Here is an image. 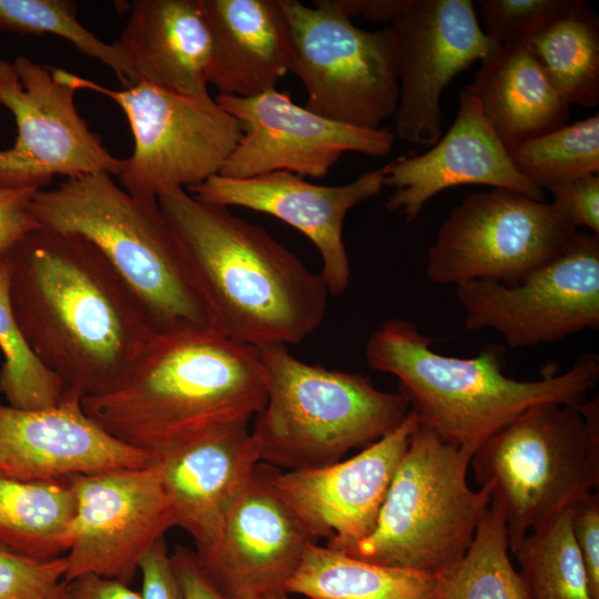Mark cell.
<instances>
[{"label":"cell","instance_id":"obj_1","mask_svg":"<svg viewBox=\"0 0 599 599\" xmlns=\"http://www.w3.org/2000/svg\"><path fill=\"white\" fill-rule=\"evenodd\" d=\"M8 258L19 329L64 392L84 398L123 386L155 337L100 252L38 227Z\"/></svg>","mask_w":599,"mask_h":599},{"label":"cell","instance_id":"obj_2","mask_svg":"<svg viewBox=\"0 0 599 599\" xmlns=\"http://www.w3.org/2000/svg\"><path fill=\"white\" fill-rule=\"evenodd\" d=\"M158 202L221 335L256 347L298 344L322 324V275L264 227L180 187Z\"/></svg>","mask_w":599,"mask_h":599},{"label":"cell","instance_id":"obj_3","mask_svg":"<svg viewBox=\"0 0 599 599\" xmlns=\"http://www.w3.org/2000/svg\"><path fill=\"white\" fill-rule=\"evenodd\" d=\"M266 402L256 346L217 333L155 337L119 389L82 398L84 413L152 459L215 427L250 422Z\"/></svg>","mask_w":599,"mask_h":599},{"label":"cell","instance_id":"obj_4","mask_svg":"<svg viewBox=\"0 0 599 599\" xmlns=\"http://www.w3.org/2000/svg\"><path fill=\"white\" fill-rule=\"evenodd\" d=\"M433 342L414 323L389 318L367 341L366 363L398 379L420 424L473 455L537 404H581L599 379V356L592 352L560 374L518 380L502 373V345L489 344L463 358L439 354Z\"/></svg>","mask_w":599,"mask_h":599},{"label":"cell","instance_id":"obj_5","mask_svg":"<svg viewBox=\"0 0 599 599\" xmlns=\"http://www.w3.org/2000/svg\"><path fill=\"white\" fill-rule=\"evenodd\" d=\"M31 212L40 227L83 237L100 252L154 337L220 334L156 199L89 173L37 191Z\"/></svg>","mask_w":599,"mask_h":599},{"label":"cell","instance_id":"obj_6","mask_svg":"<svg viewBox=\"0 0 599 599\" xmlns=\"http://www.w3.org/2000/svg\"><path fill=\"white\" fill-rule=\"evenodd\" d=\"M257 348L266 402L251 433L260 463L287 471L334 464L396 429L410 412L400 392H383L368 376L306 364L284 344Z\"/></svg>","mask_w":599,"mask_h":599},{"label":"cell","instance_id":"obj_7","mask_svg":"<svg viewBox=\"0 0 599 599\" xmlns=\"http://www.w3.org/2000/svg\"><path fill=\"white\" fill-rule=\"evenodd\" d=\"M514 552L528 531L550 524L599 485V399L537 404L471 456Z\"/></svg>","mask_w":599,"mask_h":599},{"label":"cell","instance_id":"obj_8","mask_svg":"<svg viewBox=\"0 0 599 599\" xmlns=\"http://www.w3.org/2000/svg\"><path fill=\"white\" fill-rule=\"evenodd\" d=\"M471 456L419 422L374 529L345 554L434 576L453 567L490 505L487 488L473 490L467 483Z\"/></svg>","mask_w":599,"mask_h":599},{"label":"cell","instance_id":"obj_9","mask_svg":"<svg viewBox=\"0 0 599 599\" xmlns=\"http://www.w3.org/2000/svg\"><path fill=\"white\" fill-rule=\"evenodd\" d=\"M292 59L290 72L304 84L309 111L324 118L379 129L399 99L397 49L390 26L357 28L336 0H280Z\"/></svg>","mask_w":599,"mask_h":599},{"label":"cell","instance_id":"obj_10","mask_svg":"<svg viewBox=\"0 0 599 599\" xmlns=\"http://www.w3.org/2000/svg\"><path fill=\"white\" fill-rule=\"evenodd\" d=\"M77 90L113 100L130 124L134 150L119 174L130 194L156 199L217 175L237 145L242 128L210 94L189 97L146 82L121 90L69 72Z\"/></svg>","mask_w":599,"mask_h":599},{"label":"cell","instance_id":"obj_11","mask_svg":"<svg viewBox=\"0 0 599 599\" xmlns=\"http://www.w3.org/2000/svg\"><path fill=\"white\" fill-rule=\"evenodd\" d=\"M577 233L551 202L507 189L469 193L440 225L426 275L443 285L515 286L561 254Z\"/></svg>","mask_w":599,"mask_h":599},{"label":"cell","instance_id":"obj_12","mask_svg":"<svg viewBox=\"0 0 599 599\" xmlns=\"http://www.w3.org/2000/svg\"><path fill=\"white\" fill-rule=\"evenodd\" d=\"M69 71L19 55L0 59V104L13 115L17 138L0 150V187L42 190L53 176L121 173L113 156L75 106Z\"/></svg>","mask_w":599,"mask_h":599},{"label":"cell","instance_id":"obj_13","mask_svg":"<svg viewBox=\"0 0 599 599\" xmlns=\"http://www.w3.org/2000/svg\"><path fill=\"white\" fill-rule=\"evenodd\" d=\"M465 327L491 328L514 348L552 343L599 327V235L569 246L515 286L470 281L456 286Z\"/></svg>","mask_w":599,"mask_h":599},{"label":"cell","instance_id":"obj_14","mask_svg":"<svg viewBox=\"0 0 599 599\" xmlns=\"http://www.w3.org/2000/svg\"><path fill=\"white\" fill-rule=\"evenodd\" d=\"M77 498L64 581L95 573L129 585L142 557L174 527L156 463L68 478Z\"/></svg>","mask_w":599,"mask_h":599},{"label":"cell","instance_id":"obj_15","mask_svg":"<svg viewBox=\"0 0 599 599\" xmlns=\"http://www.w3.org/2000/svg\"><path fill=\"white\" fill-rule=\"evenodd\" d=\"M390 27L399 81L395 136L430 148L443 133L439 104L446 87L501 45L479 27L470 0H409Z\"/></svg>","mask_w":599,"mask_h":599},{"label":"cell","instance_id":"obj_16","mask_svg":"<svg viewBox=\"0 0 599 599\" xmlns=\"http://www.w3.org/2000/svg\"><path fill=\"white\" fill-rule=\"evenodd\" d=\"M216 102L241 124L242 136L220 175L246 179L277 171L325 177L345 152L384 158L395 133L337 122L296 104L276 89L254 97L217 94Z\"/></svg>","mask_w":599,"mask_h":599},{"label":"cell","instance_id":"obj_17","mask_svg":"<svg viewBox=\"0 0 599 599\" xmlns=\"http://www.w3.org/2000/svg\"><path fill=\"white\" fill-rule=\"evenodd\" d=\"M276 470L258 463L215 541L195 550L204 573L225 599L286 596L307 546L316 542L280 498Z\"/></svg>","mask_w":599,"mask_h":599},{"label":"cell","instance_id":"obj_18","mask_svg":"<svg viewBox=\"0 0 599 599\" xmlns=\"http://www.w3.org/2000/svg\"><path fill=\"white\" fill-rule=\"evenodd\" d=\"M419 424L410 409L393 432L349 459L274 475L275 489L306 534L348 552L375 527L395 470Z\"/></svg>","mask_w":599,"mask_h":599},{"label":"cell","instance_id":"obj_19","mask_svg":"<svg viewBox=\"0 0 599 599\" xmlns=\"http://www.w3.org/2000/svg\"><path fill=\"white\" fill-rule=\"evenodd\" d=\"M384 179V166L341 185L311 183L287 171L246 179L217 174L189 190L205 203L265 213L302 232L321 254V275L328 293L339 295L351 278L343 241L345 217L353 207L378 195Z\"/></svg>","mask_w":599,"mask_h":599},{"label":"cell","instance_id":"obj_20","mask_svg":"<svg viewBox=\"0 0 599 599\" xmlns=\"http://www.w3.org/2000/svg\"><path fill=\"white\" fill-rule=\"evenodd\" d=\"M152 461L151 455L116 439L89 417L73 393L64 392L58 405L41 409L0 402V476L61 480Z\"/></svg>","mask_w":599,"mask_h":599},{"label":"cell","instance_id":"obj_21","mask_svg":"<svg viewBox=\"0 0 599 599\" xmlns=\"http://www.w3.org/2000/svg\"><path fill=\"white\" fill-rule=\"evenodd\" d=\"M384 169V185L394 189L386 207L407 222L433 196L465 184L512 190L545 201V191L515 167L469 84L460 92L457 116L444 136L425 153L398 156Z\"/></svg>","mask_w":599,"mask_h":599},{"label":"cell","instance_id":"obj_22","mask_svg":"<svg viewBox=\"0 0 599 599\" xmlns=\"http://www.w3.org/2000/svg\"><path fill=\"white\" fill-rule=\"evenodd\" d=\"M153 461L161 470L174 526L201 550L217 538L260 457L248 422H235L191 438Z\"/></svg>","mask_w":599,"mask_h":599},{"label":"cell","instance_id":"obj_23","mask_svg":"<svg viewBox=\"0 0 599 599\" xmlns=\"http://www.w3.org/2000/svg\"><path fill=\"white\" fill-rule=\"evenodd\" d=\"M114 43L135 83L189 97L209 94L213 37L203 0H135Z\"/></svg>","mask_w":599,"mask_h":599},{"label":"cell","instance_id":"obj_24","mask_svg":"<svg viewBox=\"0 0 599 599\" xmlns=\"http://www.w3.org/2000/svg\"><path fill=\"white\" fill-rule=\"evenodd\" d=\"M213 37L210 83L219 94L254 97L290 72L292 48L280 0H203Z\"/></svg>","mask_w":599,"mask_h":599},{"label":"cell","instance_id":"obj_25","mask_svg":"<svg viewBox=\"0 0 599 599\" xmlns=\"http://www.w3.org/2000/svg\"><path fill=\"white\" fill-rule=\"evenodd\" d=\"M483 113L508 152L565 124L569 105L527 44L502 45L473 83Z\"/></svg>","mask_w":599,"mask_h":599},{"label":"cell","instance_id":"obj_26","mask_svg":"<svg viewBox=\"0 0 599 599\" xmlns=\"http://www.w3.org/2000/svg\"><path fill=\"white\" fill-rule=\"evenodd\" d=\"M77 498L68 478L24 481L0 476V544L52 560L72 542Z\"/></svg>","mask_w":599,"mask_h":599},{"label":"cell","instance_id":"obj_27","mask_svg":"<svg viewBox=\"0 0 599 599\" xmlns=\"http://www.w3.org/2000/svg\"><path fill=\"white\" fill-rule=\"evenodd\" d=\"M436 576L363 560L311 542L287 585L309 599H429Z\"/></svg>","mask_w":599,"mask_h":599},{"label":"cell","instance_id":"obj_28","mask_svg":"<svg viewBox=\"0 0 599 599\" xmlns=\"http://www.w3.org/2000/svg\"><path fill=\"white\" fill-rule=\"evenodd\" d=\"M527 45L570 106L599 103V20L586 1L536 34Z\"/></svg>","mask_w":599,"mask_h":599},{"label":"cell","instance_id":"obj_29","mask_svg":"<svg viewBox=\"0 0 599 599\" xmlns=\"http://www.w3.org/2000/svg\"><path fill=\"white\" fill-rule=\"evenodd\" d=\"M508 550L505 519L490 504L463 558L436 576L429 599H530Z\"/></svg>","mask_w":599,"mask_h":599},{"label":"cell","instance_id":"obj_30","mask_svg":"<svg viewBox=\"0 0 599 599\" xmlns=\"http://www.w3.org/2000/svg\"><path fill=\"white\" fill-rule=\"evenodd\" d=\"M512 554L530 599H591L571 530V507L527 535Z\"/></svg>","mask_w":599,"mask_h":599},{"label":"cell","instance_id":"obj_31","mask_svg":"<svg viewBox=\"0 0 599 599\" xmlns=\"http://www.w3.org/2000/svg\"><path fill=\"white\" fill-rule=\"evenodd\" d=\"M515 167L545 190L599 173V114L565 124L509 152Z\"/></svg>","mask_w":599,"mask_h":599},{"label":"cell","instance_id":"obj_32","mask_svg":"<svg viewBox=\"0 0 599 599\" xmlns=\"http://www.w3.org/2000/svg\"><path fill=\"white\" fill-rule=\"evenodd\" d=\"M0 394L8 405L41 409L62 400L63 384L38 361L19 329L10 301L8 257L0 258Z\"/></svg>","mask_w":599,"mask_h":599},{"label":"cell","instance_id":"obj_33","mask_svg":"<svg viewBox=\"0 0 599 599\" xmlns=\"http://www.w3.org/2000/svg\"><path fill=\"white\" fill-rule=\"evenodd\" d=\"M0 31L62 38L81 53L111 69L123 88L135 83L133 72L116 44L102 41L81 24L74 1L0 0Z\"/></svg>","mask_w":599,"mask_h":599},{"label":"cell","instance_id":"obj_34","mask_svg":"<svg viewBox=\"0 0 599 599\" xmlns=\"http://www.w3.org/2000/svg\"><path fill=\"white\" fill-rule=\"evenodd\" d=\"M580 0H479L484 32L502 45L527 44Z\"/></svg>","mask_w":599,"mask_h":599},{"label":"cell","instance_id":"obj_35","mask_svg":"<svg viewBox=\"0 0 599 599\" xmlns=\"http://www.w3.org/2000/svg\"><path fill=\"white\" fill-rule=\"evenodd\" d=\"M65 560H35L0 544V599H68Z\"/></svg>","mask_w":599,"mask_h":599},{"label":"cell","instance_id":"obj_36","mask_svg":"<svg viewBox=\"0 0 599 599\" xmlns=\"http://www.w3.org/2000/svg\"><path fill=\"white\" fill-rule=\"evenodd\" d=\"M551 204L572 226L589 227L599 235V174H592L548 189Z\"/></svg>","mask_w":599,"mask_h":599},{"label":"cell","instance_id":"obj_37","mask_svg":"<svg viewBox=\"0 0 599 599\" xmlns=\"http://www.w3.org/2000/svg\"><path fill=\"white\" fill-rule=\"evenodd\" d=\"M571 530L587 573L591 599H599V494L571 506Z\"/></svg>","mask_w":599,"mask_h":599},{"label":"cell","instance_id":"obj_38","mask_svg":"<svg viewBox=\"0 0 599 599\" xmlns=\"http://www.w3.org/2000/svg\"><path fill=\"white\" fill-rule=\"evenodd\" d=\"M35 192L0 187V258L8 257L29 233L40 227L31 212Z\"/></svg>","mask_w":599,"mask_h":599},{"label":"cell","instance_id":"obj_39","mask_svg":"<svg viewBox=\"0 0 599 599\" xmlns=\"http://www.w3.org/2000/svg\"><path fill=\"white\" fill-rule=\"evenodd\" d=\"M142 599H185L173 569L164 537L142 557Z\"/></svg>","mask_w":599,"mask_h":599},{"label":"cell","instance_id":"obj_40","mask_svg":"<svg viewBox=\"0 0 599 599\" xmlns=\"http://www.w3.org/2000/svg\"><path fill=\"white\" fill-rule=\"evenodd\" d=\"M170 557L185 599H225L204 573L195 551L177 546Z\"/></svg>","mask_w":599,"mask_h":599},{"label":"cell","instance_id":"obj_41","mask_svg":"<svg viewBox=\"0 0 599 599\" xmlns=\"http://www.w3.org/2000/svg\"><path fill=\"white\" fill-rule=\"evenodd\" d=\"M67 593L68 599H142L129 585L95 573H83L67 581Z\"/></svg>","mask_w":599,"mask_h":599},{"label":"cell","instance_id":"obj_42","mask_svg":"<svg viewBox=\"0 0 599 599\" xmlns=\"http://www.w3.org/2000/svg\"><path fill=\"white\" fill-rule=\"evenodd\" d=\"M409 0H336L342 11L352 17H362L390 24L404 12Z\"/></svg>","mask_w":599,"mask_h":599},{"label":"cell","instance_id":"obj_43","mask_svg":"<svg viewBox=\"0 0 599 599\" xmlns=\"http://www.w3.org/2000/svg\"><path fill=\"white\" fill-rule=\"evenodd\" d=\"M272 599H288V598L286 596H284V597L272 598Z\"/></svg>","mask_w":599,"mask_h":599}]
</instances>
